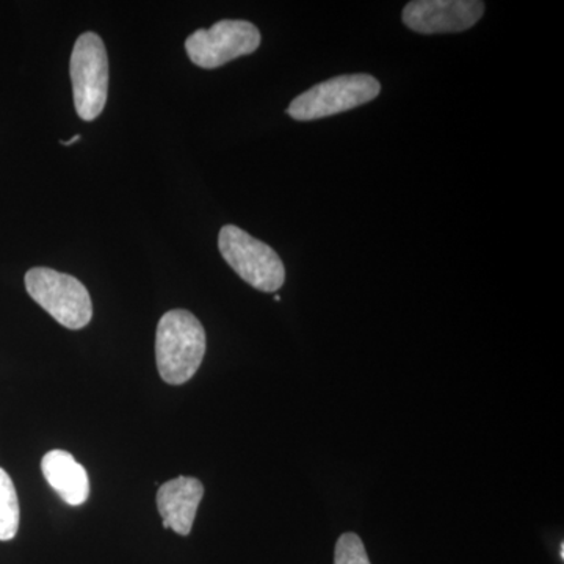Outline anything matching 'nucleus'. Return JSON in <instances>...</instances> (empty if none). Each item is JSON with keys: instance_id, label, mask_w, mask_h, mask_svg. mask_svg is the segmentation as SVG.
Here are the masks:
<instances>
[{"instance_id": "nucleus-1", "label": "nucleus", "mask_w": 564, "mask_h": 564, "mask_svg": "<svg viewBox=\"0 0 564 564\" xmlns=\"http://www.w3.org/2000/svg\"><path fill=\"white\" fill-rule=\"evenodd\" d=\"M206 355V332L202 322L184 310H173L161 318L155 334V359L166 384L181 386L198 372Z\"/></svg>"}, {"instance_id": "nucleus-2", "label": "nucleus", "mask_w": 564, "mask_h": 564, "mask_svg": "<svg viewBox=\"0 0 564 564\" xmlns=\"http://www.w3.org/2000/svg\"><path fill=\"white\" fill-rule=\"evenodd\" d=\"M25 289L54 321L68 329H82L91 322L93 303L87 288L70 274L35 267L25 274Z\"/></svg>"}, {"instance_id": "nucleus-3", "label": "nucleus", "mask_w": 564, "mask_h": 564, "mask_svg": "<svg viewBox=\"0 0 564 564\" xmlns=\"http://www.w3.org/2000/svg\"><path fill=\"white\" fill-rule=\"evenodd\" d=\"M223 259L240 278L258 291H280L285 269L278 252L234 225L223 226L218 236Z\"/></svg>"}, {"instance_id": "nucleus-4", "label": "nucleus", "mask_w": 564, "mask_h": 564, "mask_svg": "<svg viewBox=\"0 0 564 564\" xmlns=\"http://www.w3.org/2000/svg\"><path fill=\"white\" fill-rule=\"evenodd\" d=\"M69 74L77 115L84 121L96 120L109 93V57L101 36L82 33L70 54Z\"/></svg>"}, {"instance_id": "nucleus-5", "label": "nucleus", "mask_w": 564, "mask_h": 564, "mask_svg": "<svg viewBox=\"0 0 564 564\" xmlns=\"http://www.w3.org/2000/svg\"><path fill=\"white\" fill-rule=\"evenodd\" d=\"M380 90V82L370 74L333 77L293 99L288 115L296 121L322 120L373 101Z\"/></svg>"}, {"instance_id": "nucleus-6", "label": "nucleus", "mask_w": 564, "mask_h": 564, "mask_svg": "<svg viewBox=\"0 0 564 564\" xmlns=\"http://www.w3.org/2000/svg\"><path fill=\"white\" fill-rule=\"evenodd\" d=\"M261 40V32L251 22L223 20L192 33L185 41V51L199 68L215 69L258 51Z\"/></svg>"}, {"instance_id": "nucleus-7", "label": "nucleus", "mask_w": 564, "mask_h": 564, "mask_svg": "<svg viewBox=\"0 0 564 564\" xmlns=\"http://www.w3.org/2000/svg\"><path fill=\"white\" fill-rule=\"evenodd\" d=\"M485 13L478 0H414L403 9V22L411 31L434 35L474 28Z\"/></svg>"}, {"instance_id": "nucleus-8", "label": "nucleus", "mask_w": 564, "mask_h": 564, "mask_svg": "<svg viewBox=\"0 0 564 564\" xmlns=\"http://www.w3.org/2000/svg\"><path fill=\"white\" fill-rule=\"evenodd\" d=\"M203 497L204 485L198 478L177 477L162 485L158 491V508L163 529H172L181 536L191 534Z\"/></svg>"}, {"instance_id": "nucleus-9", "label": "nucleus", "mask_w": 564, "mask_h": 564, "mask_svg": "<svg viewBox=\"0 0 564 564\" xmlns=\"http://www.w3.org/2000/svg\"><path fill=\"white\" fill-rule=\"evenodd\" d=\"M41 470L47 484L70 507H80L90 496V478L69 452L52 451L41 459Z\"/></svg>"}, {"instance_id": "nucleus-10", "label": "nucleus", "mask_w": 564, "mask_h": 564, "mask_svg": "<svg viewBox=\"0 0 564 564\" xmlns=\"http://www.w3.org/2000/svg\"><path fill=\"white\" fill-rule=\"evenodd\" d=\"M20 529V500L10 475L0 467V541H10Z\"/></svg>"}, {"instance_id": "nucleus-11", "label": "nucleus", "mask_w": 564, "mask_h": 564, "mask_svg": "<svg viewBox=\"0 0 564 564\" xmlns=\"http://www.w3.org/2000/svg\"><path fill=\"white\" fill-rule=\"evenodd\" d=\"M334 564H372L367 555L366 545L356 533L340 534L334 551Z\"/></svg>"}, {"instance_id": "nucleus-12", "label": "nucleus", "mask_w": 564, "mask_h": 564, "mask_svg": "<svg viewBox=\"0 0 564 564\" xmlns=\"http://www.w3.org/2000/svg\"><path fill=\"white\" fill-rule=\"evenodd\" d=\"M80 135H74L69 141H62V144H65V147H70V144L76 143V141H80Z\"/></svg>"}, {"instance_id": "nucleus-13", "label": "nucleus", "mask_w": 564, "mask_h": 564, "mask_svg": "<svg viewBox=\"0 0 564 564\" xmlns=\"http://www.w3.org/2000/svg\"><path fill=\"white\" fill-rule=\"evenodd\" d=\"M560 556H562V560L564 558V544L560 545Z\"/></svg>"}]
</instances>
